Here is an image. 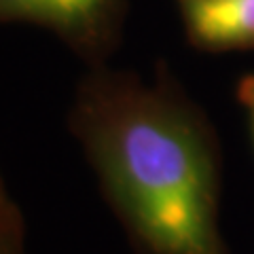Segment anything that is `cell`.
I'll list each match as a JSON object with an SVG mask.
<instances>
[{
    "label": "cell",
    "instance_id": "obj_1",
    "mask_svg": "<svg viewBox=\"0 0 254 254\" xmlns=\"http://www.w3.org/2000/svg\"><path fill=\"white\" fill-rule=\"evenodd\" d=\"M66 127L138 254H229L216 133L168 68H85Z\"/></svg>",
    "mask_w": 254,
    "mask_h": 254
},
{
    "label": "cell",
    "instance_id": "obj_2",
    "mask_svg": "<svg viewBox=\"0 0 254 254\" xmlns=\"http://www.w3.org/2000/svg\"><path fill=\"white\" fill-rule=\"evenodd\" d=\"M127 0H0V26L47 30L85 68L108 64L121 45Z\"/></svg>",
    "mask_w": 254,
    "mask_h": 254
},
{
    "label": "cell",
    "instance_id": "obj_3",
    "mask_svg": "<svg viewBox=\"0 0 254 254\" xmlns=\"http://www.w3.org/2000/svg\"><path fill=\"white\" fill-rule=\"evenodd\" d=\"M178 11L195 49H254V0H178Z\"/></svg>",
    "mask_w": 254,
    "mask_h": 254
},
{
    "label": "cell",
    "instance_id": "obj_4",
    "mask_svg": "<svg viewBox=\"0 0 254 254\" xmlns=\"http://www.w3.org/2000/svg\"><path fill=\"white\" fill-rule=\"evenodd\" d=\"M0 254H28V227L17 203L0 212Z\"/></svg>",
    "mask_w": 254,
    "mask_h": 254
},
{
    "label": "cell",
    "instance_id": "obj_5",
    "mask_svg": "<svg viewBox=\"0 0 254 254\" xmlns=\"http://www.w3.org/2000/svg\"><path fill=\"white\" fill-rule=\"evenodd\" d=\"M237 100L244 108L246 117H248L250 133L254 140V74H246L240 83H237Z\"/></svg>",
    "mask_w": 254,
    "mask_h": 254
},
{
    "label": "cell",
    "instance_id": "obj_6",
    "mask_svg": "<svg viewBox=\"0 0 254 254\" xmlns=\"http://www.w3.org/2000/svg\"><path fill=\"white\" fill-rule=\"evenodd\" d=\"M13 197L9 193V187H6V182L2 178V172H0V212H4L9 205H13Z\"/></svg>",
    "mask_w": 254,
    "mask_h": 254
}]
</instances>
